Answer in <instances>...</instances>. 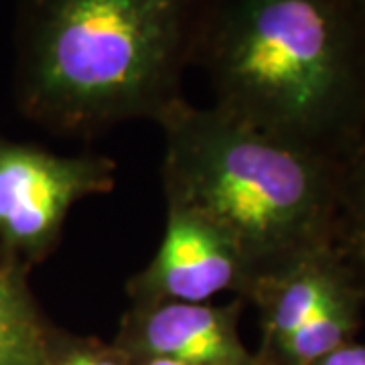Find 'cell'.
<instances>
[{"label":"cell","instance_id":"6da1fadb","mask_svg":"<svg viewBox=\"0 0 365 365\" xmlns=\"http://www.w3.org/2000/svg\"><path fill=\"white\" fill-rule=\"evenodd\" d=\"M217 0H19L16 102L66 136L157 120L182 98Z\"/></svg>","mask_w":365,"mask_h":365},{"label":"cell","instance_id":"7a4b0ae2","mask_svg":"<svg viewBox=\"0 0 365 365\" xmlns=\"http://www.w3.org/2000/svg\"><path fill=\"white\" fill-rule=\"evenodd\" d=\"M197 66L213 104L341 160L365 130V9L355 0H217Z\"/></svg>","mask_w":365,"mask_h":365},{"label":"cell","instance_id":"3957f363","mask_svg":"<svg viewBox=\"0 0 365 365\" xmlns=\"http://www.w3.org/2000/svg\"><path fill=\"white\" fill-rule=\"evenodd\" d=\"M155 122L165 140V205L220 227L244 256L252 280L333 244L341 160L280 143L215 106L199 108L185 98Z\"/></svg>","mask_w":365,"mask_h":365},{"label":"cell","instance_id":"277c9868","mask_svg":"<svg viewBox=\"0 0 365 365\" xmlns=\"http://www.w3.org/2000/svg\"><path fill=\"white\" fill-rule=\"evenodd\" d=\"M114 187V158L0 138V256L31 270L57 248L71 209Z\"/></svg>","mask_w":365,"mask_h":365},{"label":"cell","instance_id":"5b68a950","mask_svg":"<svg viewBox=\"0 0 365 365\" xmlns=\"http://www.w3.org/2000/svg\"><path fill=\"white\" fill-rule=\"evenodd\" d=\"M250 280L244 256L220 227L193 211L167 205L163 240L148 264L128 278L126 294L132 302H211L222 292L244 300Z\"/></svg>","mask_w":365,"mask_h":365},{"label":"cell","instance_id":"8992f818","mask_svg":"<svg viewBox=\"0 0 365 365\" xmlns=\"http://www.w3.org/2000/svg\"><path fill=\"white\" fill-rule=\"evenodd\" d=\"M244 300L132 302L112 341L130 359H170L185 365H258L240 337Z\"/></svg>","mask_w":365,"mask_h":365},{"label":"cell","instance_id":"52a82bcc","mask_svg":"<svg viewBox=\"0 0 365 365\" xmlns=\"http://www.w3.org/2000/svg\"><path fill=\"white\" fill-rule=\"evenodd\" d=\"M26 274L0 256V365H45L51 323L41 313Z\"/></svg>","mask_w":365,"mask_h":365},{"label":"cell","instance_id":"ba28073f","mask_svg":"<svg viewBox=\"0 0 365 365\" xmlns=\"http://www.w3.org/2000/svg\"><path fill=\"white\" fill-rule=\"evenodd\" d=\"M333 246L365 300V130L341 158Z\"/></svg>","mask_w":365,"mask_h":365},{"label":"cell","instance_id":"9c48e42d","mask_svg":"<svg viewBox=\"0 0 365 365\" xmlns=\"http://www.w3.org/2000/svg\"><path fill=\"white\" fill-rule=\"evenodd\" d=\"M45 365H132V361L114 343L73 335L51 325Z\"/></svg>","mask_w":365,"mask_h":365},{"label":"cell","instance_id":"30bf717a","mask_svg":"<svg viewBox=\"0 0 365 365\" xmlns=\"http://www.w3.org/2000/svg\"><path fill=\"white\" fill-rule=\"evenodd\" d=\"M314 365H365V343L351 341L323 357Z\"/></svg>","mask_w":365,"mask_h":365},{"label":"cell","instance_id":"8fae6325","mask_svg":"<svg viewBox=\"0 0 365 365\" xmlns=\"http://www.w3.org/2000/svg\"><path fill=\"white\" fill-rule=\"evenodd\" d=\"M132 365H185L179 361H170V359H157V357H148V359H130Z\"/></svg>","mask_w":365,"mask_h":365},{"label":"cell","instance_id":"7c38bea8","mask_svg":"<svg viewBox=\"0 0 365 365\" xmlns=\"http://www.w3.org/2000/svg\"><path fill=\"white\" fill-rule=\"evenodd\" d=\"M355 2H357V4H359L361 9H365V0H355Z\"/></svg>","mask_w":365,"mask_h":365}]
</instances>
